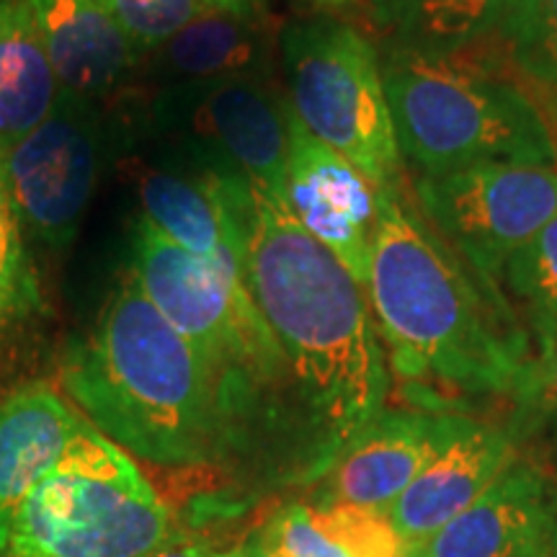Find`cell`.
I'll return each mask as SVG.
<instances>
[{"instance_id": "cell-27", "label": "cell", "mask_w": 557, "mask_h": 557, "mask_svg": "<svg viewBox=\"0 0 557 557\" xmlns=\"http://www.w3.org/2000/svg\"><path fill=\"white\" fill-rule=\"evenodd\" d=\"M207 9L230 13V16L248 18V21H261L269 18L267 3L263 0H205Z\"/></svg>"}, {"instance_id": "cell-31", "label": "cell", "mask_w": 557, "mask_h": 557, "mask_svg": "<svg viewBox=\"0 0 557 557\" xmlns=\"http://www.w3.org/2000/svg\"><path fill=\"white\" fill-rule=\"evenodd\" d=\"M553 557H557V527H555V534H553Z\"/></svg>"}, {"instance_id": "cell-3", "label": "cell", "mask_w": 557, "mask_h": 557, "mask_svg": "<svg viewBox=\"0 0 557 557\" xmlns=\"http://www.w3.org/2000/svg\"><path fill=\"white\" fill-rule=\"evenodd\" d=\"M364 289L400 377L475 395L524 389V338L498 292L478 287L395 184L377 191Z\"/></svg>"}, {"instance_id": "cell-11", "label": "cell", "mask_w": 557, "mask_h": 557, "mask_svg": "<svg viewBox=\"0 0 557 557\" xmlns=\"http://www.w3.org/2000/svg\"><path fill=\"white\" fill-rule=\"evenodd\" d=\"M287 207L318 243L367 287L377 225V189L348 160L312 137L289 109Z\"/></svg>"}, {"instance_id": "cell-8", "label": "cell", "mask_w": 557, "mask_h": 557, "mask_svg": "<svg viewBox=\"0 0 557 557\" xmlns=\"http://www.w3.org/2000/svg\"><path fill=\"white\" fill-rule=\"evenodd\" d=\"M152 122L178 139L189 165L287 201L289 103L269 78L158 90Z\"/></svg>"}, {"instance_id": "cell-15", "label": "cell", "mask_w": 557, "mask_h": 557, "mask_svg": "<svg viewBox=\"0 0 557 557\" xmlns=\"http://www.w3.org/2000/svg\"><path fill=\"white\" fill-rule=\"evenodd\" d=\"M555 519L542 478L527 465L508 470L410 557H547Z\"/></svg>"}, {"instance_id": "cell-25", "label": "cell", "mask_w": 557, "mask_h": 557, "mask_svg": "<svg viewBox=\"0 0 557 557\" xmlns=\"http://www.w3.org/2000/svg\"><path fill=\"white\" fill-rule=\"evenodd\" d=\"M124 37L143 60L207 11L205 0H109Z\"/></svg>"}, {"instance_id": "cell-29", "label": "cell", "mask_w": 557, "mask_h": 557, "mask_svg": "<svg viewBox=\"0 0 557 557\" xmlns=\"http://www.w3.org/2000/svg\"><path fill=\"white\" fill-rule=\"evenodd\" d=\"M233 557H284V555H278L276 549L267 547L259 537H256L253 542H248V545H243L240 549H235Z\"/></svg>"}, {"instance_id": "cell-12", "label": "cell", "mask_w": 557, "mask_h": 557, "mask_svg": "<svg viewBox=\"0 0 557 557\" xmlns=\"http://www.w3.org/2000/svg\"><path fill=\"white\" fill-rule=\"evenodd\" d=\"M513 462L511 438L472 418H451L442 447L387 511L410 553L475 504Z\"/></svg>"}, {"instance_id": "cell-23", "label": "cell", "mask_w": 557, "mask_h": 557, "mask_svg": "<svg viewBox=\"0 0 557 557\" xmlns=\"http://www.w3.org/2000/svg\"><path fill=\"white\" fill-rule=\"evenodd\" d=\"M310 524L344 557H410L387 513L348 504H302Z\"/></svg>"}, {"instance_id": "cell-6", "label": "cell", "mask_w": 557, "mask_h": 557, "mask_svg": "<svg viewBox=\"0 0 557 557\" xmlns=\"http://www.w3.org/2000/svg\"><path fill=\"white\" fill-rule=\"evenodd\" d=\"M129 276L218 374L243 413L263 387L289 380L282 348L250 297L243 269L201 261L139 218Z\"/></svg>"}, {"instance_id": "cell-21", "label": "cell", "mask_w": 557, "mask_h": 557, "mask_svg": "<svg viewBox=\"0 0 557 557\" xmlns=\"http://www.w3.org/2000/svg\"><path fill=\"white\" fill-rule=\"evenodd\" d=\"M47 310L29 235L21 225L5 184L0 152V333L18 329Z\"/></svg>"}, {"instance_id": "cell-1", "label": "cell", "mask_w": 557, "mask_h": 557, "mask_svg": "<svg viewBox=\"0 0 557 557\" xmlns=\"http://www.w3.org/2000/svg\"><path fill=\"white\" fill-rule=\"evenodd\" d=\"M243 271L333 459L382 413L389 389L367 289L299 225L287 201L253 184L243 212Z\"/></svg>"}, {"instance_id": "cell-7", "label": "cell", "mask_w": 557, "mask_h": 557, "mask_svg": "<svg viewBox=\"0 0 557 557\" xmlns=\"http://www.w3.org/2000/svg\"><path fill=\"white\" fill-rule=\"evenodd\" d=\"M287 103L299 124L336 150L374 189L398 181L400 150L374 45L336 18L287 24L278 34Z\"/></svg>"}, {"instance_id": "cell-19", "label": "cell", "mask_w": 557, "mask_h": 557, "mask_svg": "<svg viewBox=\"0 0 557 557\" xmlns=\"http://www.w3.org/2000/svg\"><path fill=\"white\" fill-rule=\"evenodd\" d=\"M60 90L29 0H0V152L50 114Z\"/></svg>"}, {"instance_id": "cell-22", "label": "cell", "mask_w": 557, "mask_h": 557, "mask_svg": "<svg viewBox=\"0 0 557 557\" xmlns=\"http://www.w3.org/2000/svg\"><path fill=\"white\" fill-rule=\"evenodd\" d=\"M498 276L527 310L542 344L557 338V218L521 246Z\"/></svg>"}, {"instance_id": "cell-4", "label": "cell", "mask_w": 557, "mask_h": 557, "mask_svg": "<svg viewBox=\"0 0 557 557\" xmlns=\"http://www.w3.org/2000/svg\"><path fill=\"white\" fill-rule=\"evenodd\" d=\"M380 62L398 150L423 176L478 163L557 169L537 101L487 62L408 50H389Z\"/></svg>"}, {"instance_id": "cell-9", "label": "cell", "mask_w": 557, "mask_h": 557, "mask_svg": "<svg viewBox=\"0 0 557 557\" xmlns=\"http://www.w3.org/2000/svg\"><path fill=\"white\" fill-rule=\"evenodd\" d=\"M418 201L438 238L496 287L504 263L557 218V169L478 163L421 176Z\"/></svg>"}, {"instance_id": "cell-28", "label": "cell", "mask_w": 557, "mask_h": 557, "mask_svg": "<svg viewBox=\"0 0 557 557\" xmlns=\"http://www.w3.org/2000/svg\"><path fill=\"white\" fill-rule=\"evenodd\" d=\"M152 557H233V553H218L214 547H209L205 542H197V540L173 537L169 545L158 549Z\"/></svg>"}, {"instance_id": "cell-16", "label": "cell", "mask_w": 557, "mask_h": 557, "mask_svg": "<svg viewBox=\"0 0 557 557\" xmlns=\"http://www.w3.org/2000/svg\"><path fill=\"white\" fill-rule=\"evenodd\" d=\"M86 429V418L41 382L0 400V549L18 508L60 468Z\"/></svg>"}, {"instance_id": "cell-10", "label": "cell", "mask_w": 557, "mask_h": 557, "mask_svg": "<svg viewBox=\"0 0 557 557\" xmlns=\"http://www.w3.org/2000/svg\"><path fill=\"white\" fill-rule=\"evenodd\" d=\"M101 101L60 90L50 114L3 150L11 201L29 240L62 250L78 235L103 165Z\"/></svg>"}, {"instance_id": "cell-18", "label": "cell", "mask_w": 557, "mask_h": 557, "mask_svg": "<svg viewBox=\"0 0 557 557\" xmlns=\"http://www.w3.org/2000/svg\"><path fill=\"white\" fill-rule=\"evenodd\" d=\"M60 86L101 101L139 67L109 0H29Z\"/></svg>"}, {"instance_id": "cell-17", "label": "cell", "mask_w": 557, "mask_h": 557, "mask_svg": "<svg viewBox=\"0 0 557 557\" xmlns=\"http://www.w3.org/2000/svg\"><path fill=\"white\" fill-rule=\"evenodd\" d=\"M274 37L269 18L248 21L207 9L176 37L139 60L158 90L197 88L233 78H269Z\"/></svg>"}, {"instance_id": "cell-2", "label": "cell", "mask_w": 557, "mask_h": 557, "mask_svg": "<svg viewBox=\"0 0 557 557\" xmlns=\"http://www.w3.org/2000/svg\"><path fill=\"white\" fill-rule=\"evenodd\" d=\"M60 382L99 434L160 468L212 462L246 418L132 276L109 297L94 329L67 346Z\"/></svg>"}, {"instance_id": "cell-13", "label": "cell", "mask_w": 557, "mask_h": 557, "mask_svg": "<svg viewBox=\"0 0 557 557\" xmlns=\"http://www.w3.org/2000/svg\"><path fill=\"white\" fill-rule=\"evenodd\" d=\"M451 418L382 410L331 459L318 500L387 513L442 447Z\"/></svg>"}, {"instance_id": "cell-20", "label": "cell", "mask_w": 557, "mask_h": 557, "mask_svg": "<svg viewBox=\"0 0 557 557\" xmlns=\"http://www.w3.org/2000/svg\"><path fill=\"white\" fill-rule=\"evenodd\" d=\"M521 0H369V13L395 50L449 54L500 34Z\"/></svg>"}, {"instance_id": "cell-26", "label": "cell", "mask_w": 557, "mask_h": 557, "mask_svg": "<svg viewBox=\"0 0 557 557\" xmlns=\"http://www.w3.org/2000/svg\"><path fill=\"white\" fill-rule=\"evenodd\" d=\"M524 389L529 393V398L542 408V413L547 416V421L553 423L557 434V338L542 344V359L529 372Z\"/></svg>"}, {"instance_id": "cell-30", "label": "cell", "mask_w": 557, "mask_h": 557, "mask_svg": "<svg viewBox=\"0 0 557 557\" xmlns=\"http://www.w3.org/2000/svg\"><path fill=\"white\" fill-rule=\"evenodd\" d=\"M312 5H320V9H336V5H344L346 0H308Z\"/></svg>"}, {"instance_id": "cell-24", "label": "cell", "mask_w": 557, "mask_h": 557, "mask_svg": "<svg viewBox=\"0 0 557 557\" xmlns=\"http://www.w3.org/2000/svg\"><path fill=\"white\" fill-rule=\"evenodd\" d=\"M500 39L524 73L557 88V0H521Z\"/></svg>"}, {"instance_id": "cell-5", "label": "cell", "mask_w": 557, "mask_h": 557, "mask_svg": "<svg viewBox=\"0 0 557 557\" xmlns=\"http://www.w3.org/2000/svg\"><path fill=\"white\" fill-rule=\"evenodd\" d=\"M176 537L137 462L88 423L13 517L0 557H152Z\"/></svg>"}, {"instance_id": "cell-14", "label": "cell", "mask_w": 557, "mask_h": 557, "mask_svg": "<svg viewBox=\"0 0 557 557\" xmlns=\"http://www.w3.org/2000/svg\"><path fill=\"white\" fill-rule=\"evenodd\" d=\"M248 186L197 165L148 171L139 178L143 218L186 253L222 269H243Z\"/></svg>"}]
</instances>
